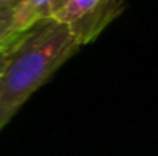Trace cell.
I'll return each mask as SVG.
<instances>
[{
	"mask_svg": "<svg viewBox=\"0 0 158 156\" xmlns=\"http://www.w3.org/2000/svg\"><path fill=\"white\" fill-rule=\"evenodd\" d=\"M126 8V0H58L51 18L68 25L83 46L94 42Z\"/></svg>",
	"mask_w": 158,
	"mask_h": 156,
	"instance_id": "2",
	"label": "cell"
},
{
	"mask_svg": "<svg viewBox=\"0 0 158 156\" xmlns=\"http://www.w3.org/2000/svg\"><path fill=\"white\" fill-rule=\"evenodd\" d=\"M57 2L58 0H17L12 12L6 51L35 25L51 18Z\"/></svg>",
	"mask_w": 158,
	"mask_h": 156,
	"instance_id": "3",
	"label": "cell"
},
{
	"mask_svg": "<svg viewBox=\"0 0 158 156\" xmlns=\"http://www.w3.org/2000/svg\"><path fill=\"white\" fill-rule=\"evenodd\" d=\"M81 46V40L68 25L46 18L8 49L0 74V132Z\"/></svg>",
	"mask_w": 158,
	"mask_h": 156,
	"instance_id": "1",
	"label": "cell"
},
{
	"mask_svg": "<svg viewBox=\"0 0 158 156\" xmlns=\"http://www.w3.org/2000/svg\"><path fill=\"white\" fill-rule=\"evenodd\" d=\"M6 60H8V51H0V74L6 64Z\"/></svg>",
	"mask_w": 158,
	"mask_h": 156,
	"instance_id": "4",
	"label": "cell"
}]
</instances>
